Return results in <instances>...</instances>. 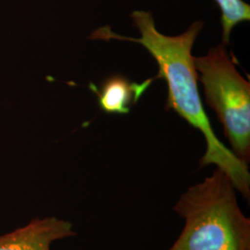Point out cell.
Masks as SVG:
<instances>
[{
    "instance_id": "obj_1",
    "label": "cell",
    "mask_w": 250,
    "mask_h": 250,
    "mask_svg": "<svg viewBox=\"0 0 250 250\" xmlns=\"http://www.w3.org/2000/svg\"><path fill=\"white\" fill-rule=\"evenodd\" d=\"M131 17L141 37L120 36L111 28L100 27L94 31L92 40H121L143 45L155 59L159 72L154 79H163L168 85L167 110H174L189 125L200 131L205 137L207 148L199 161V167L216 165L231 179L233 187L243 197L250 200V173L248 164L239 160L215 134L210 121L203 107L197 86V72L192 56V48L204 26L202 21L191 24L188 31L176 36L160 33L151 12L135 10Z\"/></svg>"
},
{
    "instance_id": "obj_2",
    "label": "cell",
    "mask_w": 250,
    "mask_h": 250,
    "mask_svg": "<svg viewBox=\"0 0 250 250\" xmlns=\"http://www.w3.org/2000/svg\"><path fill=\"white\" fill-rule=\"evenodd\" d=\"M224 170L188 188L172 207L185 222L168 250H250V219Z\"/></svg>"
},
{
    "instance_id": "obj_3",
    "label": "cell",
    "mask_w": 250,
    "mask_h": 250,
    "mask_svg": "<svg viewBox=\"0 0 250 250\" xmlns=\"http://www.w3.org/2000/svg\"><path fill=\"white\" fill-rule=\"evenodd\" d=\"M197 80L203 84L206 102L211 107L239 160L250 161V84L237 72L224 44L194 58Z\"/></svg>"
},
{
    "instance_id": "obj_4",
    "label": "cell",
    "mask_w": 250,
    "mask_h": 250,
    "mask_svg": "<svg viewBox=\"0 0 250 250\" xmlns=\"http://www.w3.org/2000/svg\"><path fill=\"white\" fill-rule=\"evenodd\" d=\"M76 235L71 222L48 216L0 235V250H51L54 242Z\"/></svg>"
},
{
    "instance_id": "obj_5",
    "label": "cell",
    "mask_w": 250,
    "mask_h": 250,
    "mask_svg": "<svg viewBox=\"0 0 250 250\" xmlns=\"http://www.w3.org/2000/svg\"><path fill=\"white\" fill-rule=\"evenodd\" d=\"M154 80L151 78L138 83L131 82L122 74H114L103 81L100 86L91 83L89 88L98 97L101 110L107 114L126 115L143 97Z\"/></svg>"
},
{
    "instance_id": "obj_6",
    "label": "cell",
    "mask_w": 250,
    "mask_h": 250,
    "mask_svg": "<svg viewBox=\"0 0 250 250\" xmlns=\"http://www.w3.org/2000/svg\"><path fill=\"white\" fill-rule=\"evenodd\" d=\"M222 12L221 23L223 26V42H230L232 29L243 21H250V6L243 0H214Z\"/></svg>"
}]
</instances>
